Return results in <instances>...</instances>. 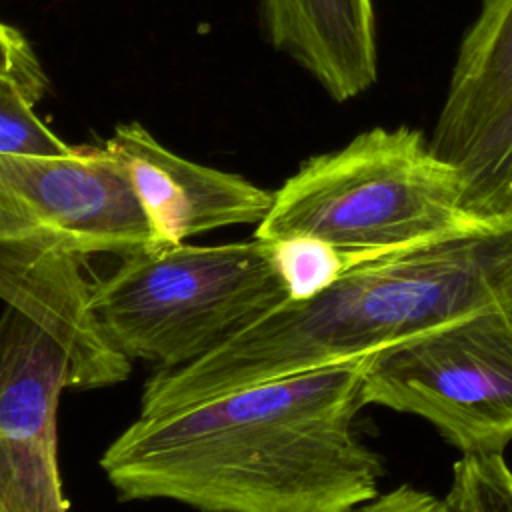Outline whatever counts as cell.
<instances>
[{
    "instance_id": "1",
    "label": "cell",
    "mask_w": 512,
    "mask_h": 512,
    "mask_svg": "<svg viewBox=\"0 0 512 512\" xmlns=\"http://www.w3.org/2000/svg\"><path fill=\"white\" fill-rule=\"evenodd\" d=\"M364 358L138 416L102 454L122 500L198 512H350L378 496L380 458L354 436Z\"/></svg>"
},
{
    "instance_id": "2",
    "label": "cell",
    "mask_w": 512,
    "mask_h": 512,
    "mask_svg": "<svg viewBox=\"0 0 512 512\" xmlns=\"http://www.w3.org/2000/svg\"><path fill=\"white\" fill-rule=\"evenodd\" d=\"M506 300L512 222L368 258L308 298L278 302L198 360L158 370L144 384L140 416L360 360Z\"/></svg>"
},
{
    "instance_id": "3",
    "label": "cell",
    "mask_w": 512,
    "mask_h": 512,
    "mask_svg": "<svg viewBox=\"0 0 512 512\" xmlns=\"http://www.w3.org/2000/svg\"><path fill=\"white\" fill-rule=\"evenodd\" d=\"M148 250H156L152 228L104 146L70 156L0 152V300L64 348L74 388H104L130 374V360L90 312L86 258Z\"/></svg>"
},
{
    "instance_id": "4",
    "label": "cell",
    "mask_w": 512,
    "mask_h": 512,
    "mask_svg": "<svg viewBox=\"0 0 512 512\" xmlns=\"http://www.w3.org/2000/svg\"><path fill=\"white\" fill-rule=\"evenodd\" d=\"M484 222L464 206V180L420 130L372 128L308 158L276 192L254 238H316L368 260Z\"/></svg>"
},
{
    "instance_id": "5",
    "label": "cell",
    "mask_w": 512,
    "mask_h": 512,
    "mask_svg": "<svg viewBox=\"0 0 512 512\" xmlns=\"http://www.w3.org/2000/svg\"><path fill=\"white\" fill-rule=\"evenodd\" d=\"M286 298L272 242H184L122 258L90 286V312L122 356L170 370Z\"/></svg>"
},
{
    "instance_id": "6",
    "label": "cell",
    "mask_w": 512,
    "mask_h": 512,
    "mask_svg": "<svg viewBox=\"0 0 512 512\" xmlns=\"http://www.w3.org/2000/svg\"><path fill=\"white\" fill-rule=\"evenodd\" d=\"M362 398L428 420L464 456L502 454L512 440V300L366 356Z\"/></svg>"
},
{
    "instance_id": "7",
    "label": "cell",
    "mask_w": 512,
    "mask_h": 512,
    "mask_svg": "<svg viewBox=\"0 0 512 512\" xmlns=\"http://www.w3.org/2000/svg\"><path fill=\"white\" fill-rule=\"evenodd\" d=\"M74 388L64 348L14 308L0 314V512H68L58 404Z\"/></svg>"
},
{
    "instance_id": "8",
    "label": "cell",
    "mask_w": 512,
    "mask_h": 512,
    "mask_svg": "<svg viewBox=\"0 0 512 512\" xmlns=\"http://www.w3.org/2000/svg\"><path fill=\"white\" fill-rule=\"evenodd\" d=\"M104 148L124 168L156 248L184 244L216 228L258 226L274 202V192L238 174L178 156L138 122L118 126Z\"/></svg>"
},
{
    "instance_id": "9",
    "label": "cell",
    "mask_w": 512,
    "mask_h": 512,
    "mask_svg": "<svg viewBox=\"0 0 512 512\" xmlns=\"http://www.w3.org/2000/svg\"><path fill=\"white\" fill-rule=\"evenodd\" d=\"M272 46L302 66L336 102L378 76L372 0H262Z\"/></svg>"
},
{
    "instance_id": "10",
    "label": "cell",
    "mask_w": 512,
    "mask_h": 512,
    "mask_svg": "<svg viewBox=\"0 0 512 512\" xmlns=\"http://www.w3.org/2000/svg\"><path fill=\"white\" fill-rule=\"evenodd\" d=\"M512 108V0H480L454 60L430 144L458 166Z\"/></svg>"
},
{
    "instance_id": "11",
    "label": "cell",
    "mask_w": 512,
    "mask_h": 512,
    "mask_svg": "<svg viewBox=\"0 0 512 512\" xmlns=\"http://www.w3.org/2000/svg\"><path fill=\"white\" fill-rule=\"evenodd\" d=\"M464 206L484 222H512V108L456 166Z\"/></svg>"
},
{
    "instance_id": "12",
    "label": "cell",
    "mask_w": 512,
    "mask_h": 512,
    "mask_svg": "<svg viewBox=\"0 0 512 512\" xmlns=\"http://www.w3.org/2000/svg\"><path fill=\"white\" fill-rule=\"evenodd\" d=\"M444 504L448 512H512V468L502 454L462 456Z\"/></svg>"
},
{
    "instance_id": "13",
    "label": "cell",
    "mask_w": 512,
    "mask_h": 512,
    "mask_svg": "<svg viewBox=\"0 0 512 512\" xmlns=\"http://www.w3.org/2000/svg\"><path fill=\"white\" fill-rule=\"evenodd\" d=\"M272 246L288 296L294 300L328 288L350 266L362 262L316 238H288L272 242Z\"/></svg>"
},
{
    "instance_id": "14",
    "label": "cell",
    "mask_w": 512,
    "mask_h": 512,
    "mask_svg": "<svg viewBox=\"0 0 512 512\" xmlns=\"http://www.w3.org/2000/svg\"><path fill=\"white\" fill-rule=\"evenodd\" d=\"M22 88L0 74V152L24 156H70L76 148L56 136L32 110Z\"/></svg>"
},
{
    "instance_id": "15",
    "label": "cell",
    "mask_w": 512,
    "mask_h": 512,
    "mask_svg": "<svg viewBox=\"0 0 512 512\" xmlns=\"http://www.w3.org/2000/svg\"><path fill=\"white\" fill-rule=\"evenodd\" d=\"M0 74L14 80L36 102L46 88V76L26 38L0 20Z\"/></svg>"
},
{
    "instance_id": "16",
    "label": "cell",
    "mask_w": 512,
    "mask_h": 512,
    "mask_svg": "<svg viewBox=\"0 0 512 512\" xmlns=\"http://www.w3.org/2000/svg\"><path fill=\"white\" fill-rule=\"evenodd\" d=\"M350 512H448L444 500L412 486L394 488Z\"/></svg>"
}]
</instances>
